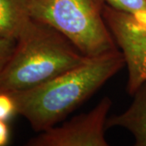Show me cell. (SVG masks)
Returning <instances> with one entry per match:
<instances>
[{"mask_svg":"<svg viewBox=\"0 0 146 146\" xmlns=\"http://www.w3.org/2000/svg\"><path fill=\"white\" fill-rule=\"evenodd\" d=\"M15 114H17V110L12 95L0 91V119L7 121Z\"/></svg>","mask_w":146,"mask_h":146,"instance_id":"obj_9","label":"cell"},{"mask_svg":"<svg viewBox=\"0 0 146 146\" xmlns=\"http://www.w3.org/2000/svg\"><path fill=\"white\" fill-rule=\"evenodd\" d=\"M104 18L123 55L128 70L127 90L133 95L146 82V25L132 14L115 9L107 3Z\"/></svg>","mask_w":146,"mask_h":146,"instance_id":"obj_5","label":"cell"},{"mask_svg":"<svg viewBox=\"0 0 146 146\" xmlns=\"http://www.w3.org/2000/svg\"><path fill=\"white\" fill-rule=\"evenodd\" d=\"M111 106V99L104 97L89 112L41 131L28 142V145L107 146L105 133Z\"/></svg>","mask_w":146,"mask_h":146,"instance_id":"obj_4","label":"cell"},{"mask_svg":"<svg viewBox=\"0 0 146 146\" xmlns=\"http://www.w3.org/2000/svg\"><path fill=\"white\" fill-rule=\"evenodd\" d=\"M133 96V102L126 111L108 118L106 127H123L133 135L136 145L146 146V82Z\"/></svg>","mask_w":146,"mask_h":146,"instance_id":"obj_6","label":"cell"},{"mask_svg":"<svg viewBox=\"0 0 146 146\" xmlns=\"http://www.w3.org/2000/svg\"><path fill=\"white\" fill-rule=\"evenodd\" d=\"M16 44V40L15 39L0 38V73L11 56Z\"/></svg>","mask_w":146,"mask_h":146,"instance_id":"obj_10","label":"cell"},{"mask_svg":"<svg viewBox=\"0 0 146 146\" xmlns=\"http://www.w3.org/2000/svg\"><path fill=\"white\" fill-rule=\"evenodd\" d=\"M106 0H33V20L56 29L87 57L119 50L104 18Z\"/></svg>","mask_w":146,"mask_h":146,"instance_id":"obj_3","label":"cell"},{"mask_svg":"<svg viewBox=\"0 0 146 146\" xmlns=\"http://www.w3.org/2000/svg\"><path fill=\"white\" fill-rule=\"evenodd\" d=\"M115 9L132 14L142 25H146V0H106Z\"/></svg>","mask_w":146,"mask_h":146,"instance_id":"obj_8","label":"cell"},{"mask_svg":"<svg viewBox=\"0 0 146 146\" xmlns=\"http://www.w3.org/2000/svg\"><path fill=\"white\" fill-rule=\"evenodd\" d=\"M89 58L56 29L33 19L0 73V91L12 93L36 86Z\"/></svg>","mask_w":146,"mask_h":146,"instance_id":"obj_2","label":"cell"},{"mask_svg":"<svg viewBox=\"0 0 146 146\" xmlns=\"http://www.w3.org/2000/svg\"><path fill=\"white\" fill-rule=\"evenodd\" d=\"M33 0H0V38L17 40L33 21Z\"/></svg>","mask_w":146,"mask_h":146,"instance_id":"obj_7","label":"cell"},{"mask_svg":"<svg viewBox=\"0 0 146 146\" xmlns=\"http://www.w3.org/2000/svg\"><path fill=\"white\" fill-rule=\"evenodd\" d=\"M10 138V129L7 121L0 119V146L7 145Z\"/></svg>","mask_w":146,"mask_h":146,"instance_id":"obj_11","label":"cell"},{"mask_svg":"<svg viewBox=\"0 0 146 146\" xmlns=\"http://www.w3.org/2000/svg\"><path fill=\"white\" fill-rule=\"evenodd\" d=\"M125 66L120 50L89 57L44 83L10 93L17 114L41 132L57 125Z\"/></svg>","mask_w":146,"mask_h":146,"instance_id":"obj_1","label":"cell"}]
</instances>
